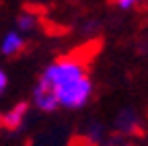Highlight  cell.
<instances>
[{
  "label": "cell",
  "mask_w": 148,
  "mask_h": 146,
  "mask_svg": "<svg viewBox=\"0 0 148 146\" xmlns=\"http://www.w3.org/2000/svg\"><path fill=\"white\" fill-rule=\"evenodd\" d=\"M33 105L39 109V111H45V113H53L56 109H58V99H56V95L51 93V90L43 84L37 82L33 86Z\"/></svg>",
  "instance_id": "obj_4"
},
{
  "label": "cell",
  "mask_w": 148,
  "mask_h": 146,
  "mask_svg": "<svg viewBox=\"0 0 148 146\" xmlns=\"http://www.w3.org/2000/svg\"><path fill=\"white\" fill-rule=\"evenodd\" d=\"M23 37H21V33H16V31H10L4 35V39H2V45H0V49H2L4 56H14L16 51H21L23 49Z\"/></svg>",
  "instance_id": "obj_6"
},
{
  "label": "cell",
  "mask_w": 148,
  "mask_h": 146,
  "mask_svg": "<svg viewBox=\"0 0 148 146\" xmlns=\"http://www.w3.org/2000/svg\"><path fill=\"white\" fill-rule=\"evenodd\" d=\"M92 90H95V86H92L90 76L86 74L78 80L58 88L56 90V99H58V105L64 109H82L90 101Z\"/></svg>",
  "instance_id": "obj_2"
},
{
  "label": "cell",
  "mask_w": 148,
  "mask_h": 146,
  "mask_svg": "<svg viewBox=\"0 0 148 146\" xmlns=\"http://www.w3.org/2000/svg\"><path fill=\"white\" fill-rule=\"evenodd\" d=\"M88 72H86V66L82 60L78 58H62V60H56L53 64H49L45 70H43V74L41 78L37 80L39 84L47 86L51 93L56 95V90L74 82V80H78L82 76H86Z\"/></svg>",
  "instance_id": "obj_1"
},
{
  "label": "cell",
  "mask_w": 148,
  "mask_h": 146,
  "mask_svg": "<svg viewBox=\"0 0 148 146\" xmlns=\"http://www.w3.org/2000/svg\"><path fill=\"white\" fill-rule=\"evenodd\" d=\"M6 84H8V78H6V74H4V70H0V95L4 93Z\"/></svg>",
  "instance_id": "obj_10"
},
{
  "label": "cell",
  "mask_w": 148,
  "mask_h": 146,
  "mask_svg": "<svg viewBox=\"0 0 148 146\" xmlns=\"http://www.w3.org/2000/svg\"><path fill=\"white\" fill-rule=\"evenodd\" d=\"M86 136L90 138L92 144H101V140H103V125H99V123H90Z\"/></svg>",
  "instance_id": "obj_7"
},
{
  "label": "cell",
  "mask_w": 148,
  "mask_h": 146,
  "mask_svg": "<svg viewBox=\"0 0 148 146\" xmlns=\"http://www.w3.org/2000/svg\"><path fill=\"white\" fill-rule=\"evenodd\" d=\"M140 125H142V119H140L138 111L132 109V107L121 109V111L117 113V117H115V130L121 136H130V134L138 132Z\"/></svg>",
  "instance_id": "obj_3"
},
{
  "label": "cell",
  "mask_w": 148,
  "mask_h": 146,
  "mask_svg": "<svg viewBox=\"0 0 148 146\" xmlns=\"http://www.w3.org/2000/svg\"><path fill=\"white\" fill-rule=\"evenodd\" d=\"M113 2L117 4V8H121V10H130V8L138 6L142 0H113Z\"/></svg>",
  "instance_id": "obj_9"
},
{
  "label": "cell",
  "mask_w": 148,
  "mask_h": 146,
  "mask_svg": "<svg viewBox=\"0 0 148 146\" xmlns=\"http://www.w3.org/2000/svg\"><path fill=\"white\" fill-rule=\"evenodd\" d=\"M33 25H35L33 14H21V16H18V29H21V31H31Z\"/></svg>",
  "instance_id": "obj_8"
},
{
  "label": "cell",
  "mask_w": 148,
  "mask_h": 146,
  "mask_svg": "<svg viewBox=\"0 0 148 146\" xmlns=\"http://www.w3.org/2000/svg\"><path fill=\"white\" fill-rule=\"evenodd\" d=\"M27 111H29L27 103H18V105H14L10 111H6V113L2 115V125L6 127V130H12V132L18 130V127L23 125V121H25Z\"/></svg>",
  "instance_id": "obj_5"
}]
</instances>
